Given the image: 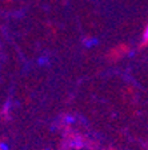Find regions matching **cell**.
Listing matches in <instances>:
<instances>
[{
	"label": "cell",
	"instance_id": "3957f363",
	"mask_svg": "<svg viewBox=\"0 0 148 150\" xmlns=\"http://www.w3.org/2000/svg\"><path fill=\"white\" fill-rule=\"evenodd\" d=\"M65 121H67L68 123H71V122H74V118H72V117H67V119H65Z\"/></svg>",
	"mask_w": 148,
	"mask_h": 150
},
{
	"label": "cell",
	"instance_id": "7a4b0ae2",
	"mask_svg": "<svg viewBox=\"0 0 148 150\" xmlns=\"http://www.w3.org/2000/svg\"><path fill=\"white\" fill-rule=\"evenodd\" d=\"M0 150H8V145L7 144H0Z\"/></svg>",
	"mask_w": 148,
	"mask_h": 150
},
{
	"label": "cell",
	"instance_id": "6da1fadb",
	"mask_svg": "<svg viewBox=\"0 0 148 150\" xmlns=\"http://www.w3.org/2000/svg\"><path fill=\"white\" fill-rule=\"evenodd\" d=\"M144 44H148V27H147L145 34H144Z\"/></svg>",
	"mask_w": 148,
	"mask_h": 150
}]
</instances>
